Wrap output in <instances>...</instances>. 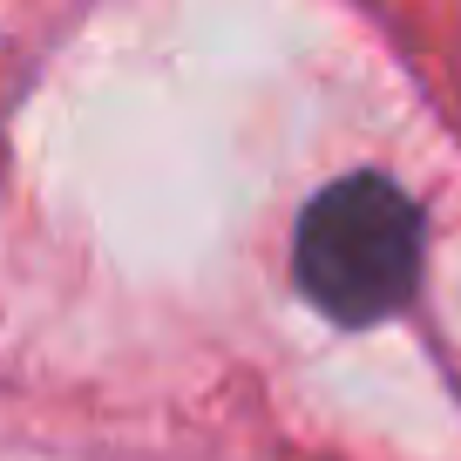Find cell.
<instances>
[{
	"label": "cell",
	"mask_w": 461,
	"mask_h": 461,
	"mask_svg": "<svg viewBox=\"0 0 461 461\" xmlns=\"http://www.w3.org/2000/svg\"><path fill=\"white\" fill-rule=\"evenodd\" d=\"M292 265L326 319L374 326L401 312L420 278V211L387 176H339L305 203Z\"/></svg>",
	"instance_id": "obj_1"
}]
</instances>
